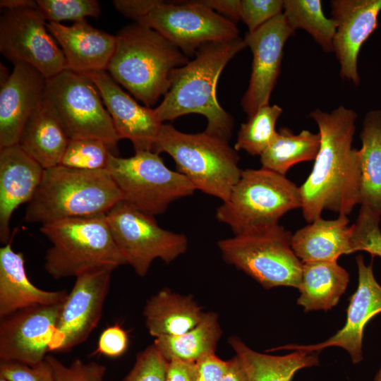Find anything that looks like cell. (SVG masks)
Masks as SVG:
<instances>
[{
    "label": "cell",
    "instance_id": "cell-1",
    "mask_svg": "<svg viewBox=\"0 0 381 381\" xmlns=\"http://www.w3.org/2000/svg\"><path fill=\"white\" fill-rule=\"evenodd\" d=\"M320 146L313 170L299 187L306 222L321 218L324 210L349 214L359 204L361 171L359 150L352 147L357 114L340 105L331 112L316 109Z\"/></svg>",
    "mask_w": 381,
    "mask_h": 381
},
{
    "label": "cell",
    "instance_id": "cell-2",
    "mask_svg": "<svg viewBox=\"0 0 381 381\" xmlns=\"http://www.w3.org/2000/svg\"><path fill=\"white\" fill-rule=\"evenodd\" d=\"M246 47L239 36L202 44L193 60L173 71L170 87L161 104L154 109L159 121L200 114L207 121L205 132L229 141L234 121L219 105L216 86L226 64Z\"/></svg>",
    "mask_w": 381,
    "mask_h": 381
},
{
    "label": "cell",
    "instance_id": "cell-3",
    "mask_svg": "<svg viewBox=\"0 0 381 381\" xmlns=\"http://www.w3.org/2000/svg\"><path fill=\"white\" fill-rule=\"evenodd\" d=\"M116 40L107 71L147 107L168 92L173 71L189 61L157 32L137 23L124 27Z\"/></svg>",
    "mask_w": 381,
    "mask_h": 381
},
{
    "label": "cell",
    "instance_id": "cell-4",
    "mask_svg": "<svg viewBox=\"0 0 381 381\" xmlns=\"http://www.w3.org/2000/svg\"><path fill=\"white\" fill-rule=\"evenodd\" d=\"M122 201L107 169L83 170L62 165L44 170L25 210V220L42 224L55 220L97 216Z\"/></svg>",
    "mask_w": 381,
    "mask_h": 381
},
{
    "label": "cell",
    "instance_id": "cell-5",
    "mask_svg": "<svg viewBox=\"0 0 381 381\" xmlns=\"http://www.w3.org/2000/svg\"><path fill=\"white\" fill-rule=\"evenodd\" d=\"M40 230L52 244L44 267L55 279L99 269L114 270L127 264L106 214L55 220L42 224Z\"/></svg>",
    "mask_w": 381,
    "mask_h": 381
},
{
    "label": "cell",
    "instance_id": "cell-6",
    "mask_svg": "<svg viewBox=\"0 0 381 381\" xmlns=\"http://www.w3.org/2000/svg\"><path fill=\"white\" fill-rule=\"evenodd\" d=\"M115 8L135 23L151 28L187 56L204 44L238 37L235 23L198 1L115 0Z\"/></svg>",
    "mask_w": 381,
    "mask_h": 381
},
{
    "label": "cell",
    "instance_id": "cell-7",
    "mask_svg": "<svg viewBox=\"0 0 381 381\" xmlns=\"http://www.w3.org/2000/svg\"><path fill=\"white\" fill-rule=\"evenodd\" d=\"M153 152H166L174 160L176 171L196 190L225 202L238 181L239 157L229 141L205 131L190 134L164 124Z\"/></svg>",
    "mask_w": 381,
    "mask_h": 381
},
{
    "label": "cell",
    "instance_id": "cell-8",
    "mask_svg": "<svg viewBox=\"0 0 381 381\" xmlns=\"http://www.w3.org/2000/svg\"><path fill=\"white\" fill-rule=\"evenodd\" d=\"M292 234L277 224L246 229L218 241L224 260L244 272L265 289H298L303 262L291 248Z\"/></svg>",
    "mask_w": 381,
    "mask_h": 381
},
{
    "label": "cell",
    "instance_id": "cell-9",
    "mask_svg": "<svg viewBox=\"0 0 381 381\" xmlns=\"http://www.w3.org/2000/svg\"><path fill=\"white\" fill-rule=\"evenodd\" d=\"M299 187L284 175L260 168L241 171L229 198L216 211L217 219L234 235L250 228L277 224L289 211L301 208Z\"/></svg>",
    "mask_w": 381,
    "mask_h": 381
},
{
    "label": "cell",
    "instance_id": "cell-10",
    "mask_svg": "<svg viewBox=\"0 0 381 381\" xmlns=\"http://www.w3.org/2000/svg\"><path fill=\"white\" fill-rule=\"evenodd\" d=\"M99 92L86 75L69 70L47 78L42 104L71 139L104 140L116 155L120 140Z\"/></svg>",
    "mask_w": 381,
    "mask_h": 381
},
{
    "label": "cell",
    "instance_id": "cell-11",
    "mask_svg": "<svg viewBox=\"0 0 381 381\" xmlns=\"http://www.w3.org/2000/svg\"><path fill=\"white\" fill-rule=\"evenodd\" d=\"M107 169L122 201L154 217L164 213L172 202L196 190L185 176L169 169L153 151H136L128 158L111 154Z\"/></svg>",
    "mask_w": 381,
    "mask_h": 381
},
{
    "label": "cell",
    "instance_id": "cell-12",
    "mask_svg": "<svg viewBox=\"0 0 381 381\" xmlns=\"http://www.w3.org/2000/svg\"><path fill=\"white\" fill-rule=\"evenodd\" d=\"M106 217L116 244L140 277L147 274L155 260L170 263L187 250L184 234L161 228L154 216L123 201L113 207Z\"/></svg>",
    "mask_w": 381,
    "mask_h": 381
},
{
    "label": "cell",
    "instance_id": "cell-13",
    "mask_svg": "<svg viewBox=\"0 0 381 381\" xmlns=\"http://www.w3.org/2000/svg\"><path fill=\"white\" fill-rule=\"evenodd\" d=\"M0 52L12 63L28 64L47 78L66 69L64 53L37 8L4 9L0 18Z\"/></svg>",
    "mask_w": 381,
    "mask_h": 381
},
{
    "label": "cell",
    "instance_id": "cell-14",
    "mask_svg": "<svg viewBox=\"0 0 381 381\" xmlns=\"http://www.w3.org/2000/svg\"><path fill=\"white\" fill-rule=\"evenodd\" d=\"M112 272L99 269L75 277L62 303L49 352H67L87 340L102 317Z\"/></svg>",
    "mask_w": 381,
    "mask_h": 381
},
{
    "label": "cell",
    "instance_id": "cell-15",
    "mask_svg": "<svg viewBox=\"0 0 381 381\" xmlns=\"http://www.w3.org/2000/svg\"><path fill=\"white\" fill-rule=\"evenodd\" d=\"M294 34L283 13L246 34L243 40L252 52L253 64L249 85L241 105L248 117L269 104L280 73L284 44Z\"/></svg>",
    "mask_w": 381,
    "mask_h": 381
},
{
    "label": "cell",
    "instance_id": "cell-16",
    "mask_svg": "<svg viewBox=\"0 0 381 381\" xmlns=\"http://www.w3.org/2000/svg\"><path fill=\"white\" fill-rule=\"evenodd\" d=\"M62 303L31 306L1 318L0 360L29 365L43 361L49 352Z\"/></svg>",
    "mask_w": 381,
    "mask_h": 381
},
{
    "label": "cell",
    "instance_id": "cell-17",
    "mask_svg": "<svg viewBox=\"0 0 381 381\" xmlns=\"http://www.w3.org/2000/svg\"><path fill=\"white\" fill-rule=\"evenodd\" d=\"M356 261L358 284L350 299L346 320L343 327L323 342L311 345L289 344L279 347L277 350L318 352L327 347L338 346L349 353L353 363H358L363 360V329L373 317L381 313V286L375 278L373 262L366 265L361 255L356 257Z\"/></svg>",
    "mask_w": 381,
    "mask_h": 381
},
{
    "label": "cell",
    "instance_id": "cell-18",
    "mask_svg": "<svg viewBox=\"0 0 381 381\" xmlns=\"http://www.w3.org/2000/svg\"><path fill=\"white\" fill-rule=\"evenodd\" d=\"M330 6L337 23L333 52L340 64V76L358 85V56L378 26L381 0H333Z\"/></svg>",
    "mask_w": 381,
    "mask_h": 381
},
{
    "label": "cell",
    "instance_id": "cell-19",
    "mask_svg": "<svg viewBox=\"0 0 381 381\" xmlns=\"http://www.w3.org/2000/svg\"><path fill=\"white\" fill-rule=\"evenodd\" d=\"M87 76L97 87L119 139H128L136 151H153L163 123L155 110L140 105L107 71Z\"/></svg>",
    "mask_w": 381,
    "mask_h": 381
},
{
    "label": "cell",
    "instance_id": "cell-20",
    "mask_svg": "<svg viewBox=\"0 0 381 381\" xmlns=\"http://www.w3.org/2000/svg\"><path fill=\"white\" fill-rule=\"evenodd\" d=\"M13 64L0 88V148L18 143L27 121L43 102L47 80L28 64Z\"/></svg>",
    "mask_w": 381,
    "mask_h": 381
},
{
    "label": "cell",
    "instance_id": "cell-21",
    "mask_svg": "<svg viewBox=\"0 0 381 381\" xmlns=\"http://www.w3.org/2000/svg\"><path fill=\"white\" fill-rule=\"evenodd\" d=\"M44 169L18 143L0 148V241L8 243L14 211L33 198Z\"/></svg>",
    "mask_w": 381,
    "mask_h": 381
},
{
    "label": "cell",
    "instance_id": "cell-22",
    "mask_svg": "<svg viewBox=\"0 0 381 381\" xmlns=\"http://www.w3.org/2000/svg\"><path fill=\"white\" fill-rule=\"evenodd\" d=\"M48 31L60 45L66 69L80 74L106 71L116 47V36L98 30L86 20L71 26L47 23Z\"/></svg>",
    "mask_w": 381,
    "mask_h": 381
},
{
    "label": "cell",
    "instance_id": "cell-23",
    "mask_svg": "<svg viewBox=\"0 0 381 381\" xmlns=\"http://www.w3.org/2000/svg\"><path fill=\"white\" fill-rule=\"evenodd\" d=\"M12 239L0 248V318L35 306L62 303L66 290L45 291L28 279L22 253L15 252Z\"/></svg>",
    "mask_w": 381,
    "mask_h": 381
},
{
    "label": "cell",
    "instance_id": "cell-24",
    "mask_svg": "<svg viewBox=\"0 0 381 381\" xmlns=\"http://www.w3.org/2000/svg\"><path fill=\"white\" fill-rule=\"evenodd\" d=\"M349 223L346 215L316 219L292 234L291 248L303 263L337 261L341 255L351 254L352 225Z\"/></svg>",
    "mask_w": 381,
    "mask_h": 381
},
{
    "label": "cell",
    "instance_id": "cell-25",
    "mask_svg": "<svg viewBox=\"0 0 381 381\" xmlns=\"http://www.w3.org/2000/svg\"><path fill=\"white\" fill-rule=\"evenodd\" d=\"M203 314L191 296H182L168 288L151 296L143 309L146 327L155 339L184 334L200 322Z\"/></svg>",
    "mask_w": 381,
    "mask_h": 381
},
{
    "label": "cell",
    "instance_id": "cell-26",
    "mask_svg": "<svg viewBox=\"0 0 381 381\" xmlns=\"http://www.w3.org/2000/svg\"><path fill=\"white\" fill-rule=\"evenodd\" d=\"M349 282V274L337 261L303 263L297 304L306 312L327 311L338 303Z\"/></svg>",
    "mask_w": 381,
    "mask_h": 381
},
{
    "label": "cell",
    "instance_id": "cell-27",
    "mask_svg": "<svg viewBox=\"0 0 381 381\" xmlns=\"http://www.w3.org/2000/svg\"><path fill=\"white\" fill-rule=\"evenodd\" d=\"M229 344L248 381H291L297 371L319 363L318 352L295 351L284 356L267 355L251 349L236 336L229 339Z\"/></svg>",
    "mask_w": 381,
    "mask_h": 381
},
{
    "label": "cell",
    "instance_id": "cell-28",
    "mask_svg": "<svg viewBox=\"0 0 381 381\" xmlns=\"http://www.w3.org/2000/svg\"><path fill=\"white\" fill-rule=\"evenodd\" d=\"M69 140L60 123L42 103L25 124L18 143L46 169L60 164Z\"/></svg>",
    "mask_w": 381,
    "mask_h": 381
},
{
    "label": "cell",
    "instance_id": "cell-29",
    "mask_svg": "<svg viewBox=\"0 0 381 381\" xmlns=\"http://www.w3.org/2000/svg\"><path fill=\"white\" fill-rule=\"evenodd\" d=\"M361 183L359 204L381 216V111L365 116L360 134Z\"/></svg>",
    "mask_w": 381,
    "mask_h": 381
},
{
    "label": "cell",
    "instance_id": "cell-30",
    "mask_svg": "<svg viewBox=\"0 0 381 381\" xmlns=\"http://www.w3.org/2000/svg\"><path fill=\"white\" fill-rule=\"evenodd\" d=\"M222 334L217 314L208 312L204 313L200 322L189 331L177 336L155 338L153 344L167 361H196L214 353Z\"/></svg>",
    "mask_w": 381,
    "mask_h": 381
},
{
    "label": "cell",
    "instance_id": "cell-31",
    "mask_svg": "<svg viewBox=\"0 0 381 381\" xmlns=\"http://www.w3.org/2000/svg\"><path fill=\"white\" fill-rule=\"evenodd\" d=\"M320 146V133L307 130L294 134L282 127L266 150L260 156L262 168L282 175L295 164L315 160Z\"/></svg>",
    "mask_w": 381,
    "mask_h": 381
},
{
    "label": "cell",
    "instance_id": "cell-32",
    "mask_svg": "<svg viewBox=\"0 0 381 381\" xmlns=\"http://www.w3.org/2000/svg\"><path fill=\"white\" fill-rule=\"evenodd\" d=\"M283 11L286 23L294 31L306 30L325 52H333L337 23L325 16L321 1L284 0Z\"/></svg>",
    "mask_w": 381,
    "mask_h": 381
},
{
    "label": "cell",
    "instance_id": "cell-33",
    "mask_svg": "<svg viewBox=\"0 0 381 381\" xmlns=\"http://www.w3.org/2000/svg\"><path fill=\"white\" fill-rule=\"evenodd\" d=\"M282 109L277 104L260 107L241 125L234 149L245 150L251 155L260 156L273 141L275 125Z\"/></svg>",
    "mask_w": 381,
    "mask_h": 381
},
{
    "label": "cell",
    "instance_id": "cell-34",
    "mask_svg": "<svg viewBox=\"0 0 381 381\" xmlns=\"http://www.w3.org/2000/svg\"><path fill=\"white\" fill-rule=\"evenodd\" d=\"M111 147L97 138L69 140L60 165L83 170H99L107 167Z\"/></svg>",
    "mask_w": 381,
    "mask_h": 381
},
{
    "label": "cell",
    "instance_id": "cell-35",
    "mask_svg": "<svg viewBox=\"0 0 381 381\" xmlns=\"http://www.w3.org/2000/svg\"><path fill=\"white\" fill-rule=\"evenodd\" d=\"M37 10L49 23L64 20L83 21L86 17L97 18L100 6L95 0H37Z\"/></svg>",
    "mask_w": 381,
    "mask_h": 381
},
{
    "label": "cell",
    "instance_id": "cell-36",
    "mask_svg": "<svg viewBox=\"0 0 381 381\" xmlns=\"http://www.w3.org/2000/svg\"><path fill=\"white\" fill-rule=\"evenodd\" d=\"M380 215L361 205L356 222L352 224L351 253L366 251L381 258Z\"/></svg>",
    "mask_w": 381,
    "mask_h": 381
},
{
    "label": "cell",
    "instance_id": "cell-37",
    "mask_svg": "<svg viewBox=\"0 0 381 381\" xmlns=\"http://www.w3.org/2000/svg\"><path fill=\"white\" fill-rule=\"evenodd\" d=\"M167 363L152 344L137 355L133 367L122 381H165Z\"/></svg>",
    "mask_w": 381,
    "mask_h": 381
},
{
    "label": "cell",
    "instance_id": "cell-38",
    "mask_svg": "<svg viewBox=\"0 0 381 381\" xmlns=\"http://www.w3.org/2000/svg\"><path fill=\"white\" fill-rule=\"evenodd\" d=\"M45 358L52 367L54 381H103L106 373V367L96 362L75 359L66 365L52 355Z\"/></svg>",
    "mask_w": 381,
    "mask_h": 381
},
{
    "label": "cell",
    "instance_id": "cell-39",
    "mask_svg": "<svg viewBox=\"0 0 381 381\" xmlns=\"http://www.w3.org/2000/svg\"><path fill=\"white\" fill-rule=\"evenodd\" d=\"M283 0H241L240 20L251 32L275 16L282 13Z\"/></svg>",
    "mask_w": 381,
    "mask_h": 381
},
{
    "label": "cell",
    "instance_id": "cell-40",
    "mask_svg": "<svg viewBox=\"0 0 381 381\" xmlns=\"http://www.w3.org/2000/svg\"><path fill=\"white\" fill-rule=\"evenodd\" d=\"M0 377L8 381H54L52 367L46 358L34 365L0 360Z\"/></svg>",
    "mask_w": 381,
    "mask_h": 381
},
{
    "label": "cell",
    "instance_id": "cell-41",
    "mask_svg": "<svg viewBox=\"0 0 381 381\" xmlns=\"http://www.w3.org/2000/svg\"><path fill=\"white\" fill-rule=\"evenodd\" d=\"M128 346L126 332L114 325L105 329L99 336L96 351L109 357L122 355Z\"/></svg>",
    "mask_w": 381,
    "mask_h": 381
},
{
    "label": "cell",
    "instance_id": "cell-42",
    "mask_svg": "<svg viewBox=\"0 0 381 381\" xmlns=\"http://www.w3.org/2000/svg\"><path fill=\"white\" fill-rule=\"evenodd\" d=\"M196 364V381H222L228 370L229 361L222 360L212 353L197 360Z\"/></svg>",
    "mask_w": 381,
    "mask_h": 381
},
{
    "label": "cell",
    "instance_id": "cell-43",
    "mask_svg": "<svg viewBox=\"0 0 381 381\" xmlns=\"http://www.w3.org/2000/svg\"><path fill=\"white\" fill-rule=\"evenodd\" d=\"M196 361L173 359L168 361L165 381H196Z\"/></svg>",
    "mask_w": 381,
    "mask_h": 381
},
{
    "label": "cell",
    "instance_id": "cell-44",
    "mask_svg": "<svg viewBox=\"0 0 381 381\" xmlns=\"http://www.w3.org/2000/svg\"><path fill=\"white\" fill-rule=\"evenodd\" d=\"M203 6L217 11L232 22L240 20L239 5L240 0H200Z\"/></svg>",
    "mask_w": 381,
    "mask_h": 381
},
{
    "label": "cell",
    "instance_id": "cell-45",
    "mask_svg": "<svg viewBox=\"0 0 381 381\" xmlns=\"http://www.w3.org/2000/svg\"><path fill=\"white\" fill-rule=\"evenodd\" d=\"M222 381H248L246 373L237 356L229 360L228 370Z\"/></svg>",
    "mask_w": 381,
    "mask_h": 381
},
{
    "label": "cell",
    "instance_id": "cell-46",
    "mask_svg": "<svg viewBox=\"0 0 381 381\" xmlns=\"http://www.w3.org/2000/svg\"><path fill=\"white\" fill-rule=\"evenodd\" d=\"M1 8L4 9H14L23 7L37 8L36 1L32 0H1Z\"/></svg>",
    "mask_w": 381,
    "mask_h": 381
},
{
    "label": "cell",
    "instance_id": "cell-47",
    "mask_svg": "<svg viewBox=\"0 0 381 381\" xmlns=\"http://www.w3.org/2000/svg\"><path fill=\"white\" fill-rule=\"evenodd\" d=\"M374 381H381V365L374 378Z\"/></svg>",
    "mask_w": 381,
    "mask_h": 381
},
{
    "label": "cell",
    "instance_id": "cell-48",
    "mask_svg": "<svg viewBox=\"0 0 381 381\" xmlns=\"http://www.w3.org/2000/svg\"><path fill=\"white\" fill-rule=\"evenodd\" d=\"M0 381H8V380H7L4 377H0Z\"/></svg>",
    "mask_w": 381,
    "mask_h": 381
}]
</instances>
